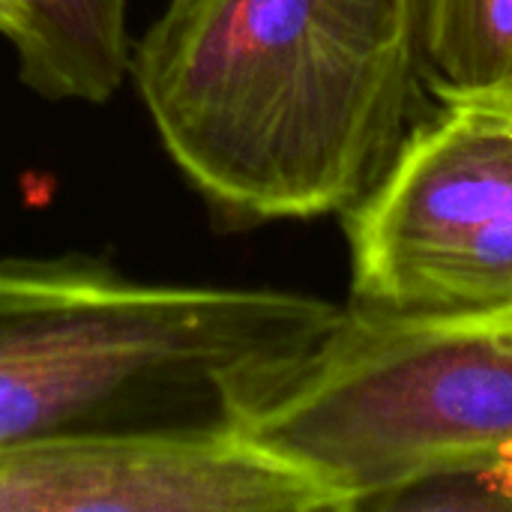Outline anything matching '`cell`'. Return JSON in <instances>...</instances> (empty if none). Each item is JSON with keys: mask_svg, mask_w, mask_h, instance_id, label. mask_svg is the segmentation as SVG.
I'll return each mask as SVG.
<instances>
[{"mask_svg": "<svg viewBox=\"0 0 512 512\" xmlns=\"http://www.w3.org/2000/svg\"><path fill=\"white\" fill-rule=\"evenodd\" d=\"M129 78L219 228L342 216L429 114L426 0H168Z\"/></svg>", "mask_w": 512, "mask_h": 512, "instance_id": "cell-1", "label": "cell"}, {"mask_svg": "<svg viewBox=\"0 0 512 512\" xmlns=\"http://www.w3.org/2000/svg\"><path fill=\"white\" fill-rule=\"evenodd\" d=\"M339 309L279 288L141 282L108 255L0 258V447L84 429L240 426Z\"/></svg>", "mask_w": 512, "mask_h": 512, "instance_id": "cell-2", "label": "cell"}, {"mask_svg": "<svg viewBox=\"0 0 512 512\" xmlns=\"http://www.w3.org/2000/svg\"><path fill=\"white\" fill-rule=\"evenodd\" d=\"M240 429L363 512L429 468L512 444V315L345 303Z\"/></svg>", "mask_w": 512, "mask_h": 512, "instance_id": "cell-3", "label": "cell"}, {"mask_svg": "<svg viewBox=\"0 0 512 512\" xmlns=\"http://www.w3.org/2000/svg\"><path fill=\"white\" fill-rule=\"evenodd\" d=\"M384 180L342 213L348 303L512 315V96H435Z\"/></svg>", "mask_w": 512, "mask_h": 512, "instance_id": "cell-4", "label": "cell"}, {"mask_svg": "<svg viewBox=\"0 0 512 512\" xmlns=\"http://www.w3.org/2000/svg\"><path fill=\"white\" fill-rule=\"evenodd\" d=\"M0 512H342V501L237 423H195L3 444Z\"/></svg>", "mask_w": 512, "mask_h": 512, "instance_id": "cell-5", "label": "cell"}, {"mask_svg": "<svg viewBox=\"0 0 512 512\" xmlns=\"http://www.w3.org/2000/svg\"><path fill=\"white\" fill-rule=\"evenodd\" d=\"M18 81L48 102L105 105L129 78V0H15Z\"/></svg>", "mask_w": 512, "mask_h": 512, "instance_id": "cell-6", "label": "cell"}, {"mask_svg": "<svg viewBox=\"0 0 512 512\" xmlns=\"http://www.w3.org/2000/svg\"><path fill=\"white\" fill-rule=\"evenodd\" d=\"M432 96H512V0H426Z\"/></svg>", "mask_w": 512, "mask_h": 512, "instance_id": "cell-7", "label": "cell"}, {"mask_svg": "<svg viewBox=\"0 0 512 512\" xmlns=\"http://www.w3.org/2000/svg\"><path fill=\"white\" fill-rule=\"evenodd\" d=\"M363 512H512V444L429 468Z\"/></svg>", "mask_w": 512, "mask_h": 512, "instance_id": "cell-8", "label": "cell"}, {"mask_svg": "<svg viewBox=\"0 0 512 512\" xmlns=\"http://www.w3.org/2000/svg\"><path fill=\"white\" fill-rule=\"evenodd\" d=\"M18 30V9L15 0H0V36L12 39Z\"/></svg>", "mask_w": 512, "mask_h": 512, "instance_id": "cell-9", "label": "cell"}]
</instances>
